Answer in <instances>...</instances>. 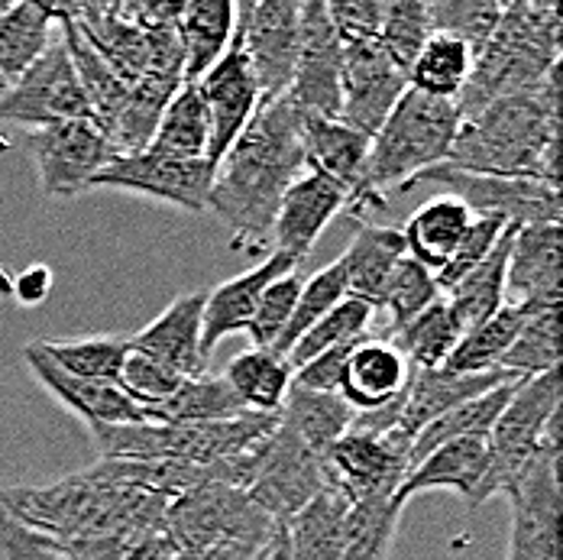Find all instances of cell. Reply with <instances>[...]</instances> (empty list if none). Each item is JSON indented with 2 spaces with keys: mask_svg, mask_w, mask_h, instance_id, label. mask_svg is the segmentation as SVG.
Wrapping results in <instances>:
<instances>
[{
  "mask_svg": "<svg viewBox=\"0 0 563 560\" xmlns=\"http://www.w3.org/2000/svg\"><path fill=\"white\" fill-rule=\"evenodd\" d=\"M301 123L305 117L288 98L263 101L214 166L208 211L224 224L236 253L266 256L273 250L282 198L308 168Z\"/></svg>",
  "mask_w": 563,
  "mask_h": 560,
  "instance_id": "cell-1",
  "label": "cell"
},
{
  "mask_svg": "<svg viewBox=\"0 0 563 560\" xmlns=\"http://www.w3.org/2000/svg\"><path fill=\"white\" fill-rule=\"evenodd\" d=\"M444 166L493 175L561 182V65L541 88L496 98L476 113L460 117Z\"/></svg>",
  "mask_w": 563,
  "mask_h": 560,
  "instance_id": "cell-2",
  "label": "cell"
},
{
  "mask_svg": "<svg viewBox=\"0 0 563 560\" xmlns=\"http://www.w3.org/2000/svg\"><path fill=\"white\" fill-rule=\"evenodd\" d=\"M0 505L56 548H75L163 528L169 499L95 483L81 470L49 486H0Z\"/></svg>",
  "mask_w": 563,
  "mask_h": 560,
  "instance_id": "cell-3",
  "label": "cell"
},
{
  "mask_svg": "<svg viewBox=\"0 0 563 560\" xmlns=\"http://www.w3.org/2000/svg\"><path fill=\"white\" fill-rule=\"evenodd\" d=\"M563 13L551 0L506 3L496 33L473 56V72L456 98L460 117L476 113L496 98L525 95L544 85L561 65Z\"/></svg>",
  "mask_w": 563,
  "mask_h": 560,
  "instance_id": "cell-4",
  "label": "cell"
},
{
  "mask_svg": "<svg viewBox=\"0 0 563 560\" xmlns=\"http://www.w3.org/2000/svg\"><path fill=\"white\" fill-rule=\"evenodd\" d=\"M460 130V111L453 101L405 91L386 123L369 140L366 185L386 208L389 195L408 191L418 175L448 163L453 136Z\"/></svg>",
  "mask_w": 563,
  "mask_h": 560,
  "instance_id": "cell-5",
  "label": "cell"
},
{
  "mask_svg": "<svg viewBox=\"0 0 563 560\" xmlns=\"http://www.w3.org/2000/svg\"><path fill=\"white\" fill-rule=\"evenodd\" d=\"M279 415L246 411L214 425H95L88 428L101 460H175V463H224L256 450L273 431Z\"/></svg>",
  "mask_w": 563,
  "mask_h": 560,
  "instance_id": "cell-6",
  "label": "cell"
},
{
  "mask_svg": "<svg viewBox=\"0 0 563 560\" xmlns=\"http://www.w3.org/2000/svg\"><path fill=\"white\" fill-rule=\"evenodd\" d=\"M166 535L178 560H256L269 548L276 521L243 490L201 486L172 499Z\"/></svg>",
  "mask_w": 563,
  "mask_h": 560,
  "instance_id": "cell-7",
  "label": "cell"
},
{
  "mask_svg": "<svg viewBox=\"0 0 563 560\" xmlns=\"http://www.w3.org/2000/svg\"><path fill=\"white\" fill-rule=\"evenodd\" d=\"M561 444V376L544 373L521 380L518 389L486 438V473L470 508L493 496H506L511 483L544 453Z\"/></svg>",
  "mask_w": 563,
  "mask_h": 560,
  "instance_id": "cell-8",
  "label": "cell"
},
{
  "mask_svg": "<svg viewBox=\"0 0 563 560\" xmlns=\"http://www.w3.org/2000/svg\"><path fill=\"white\" fill-rule=\"evenodd\" d=\"M16 146L33 163L46 198H81L91 191V178L117 160L108 133L95 120H68L40 130H26Z\"/></svg>",
  "mask_w": 563,
  "mask_h": 560,
  "instance_id": "cell-9",
  "label": "cell"
},
{
  "mask_svg": "<svg viewBox=\"0 0 563 560\" xmlns=\"http://www.w3.org/2000/svg\"><path fill=\"white\" fill-rule=\"evenodd\" d=\"M415 185H441L444 195L460 198L473 218H499L511 227L561 224V191L544 182L493 178L460 172L453 166H438L418 175Z\"/></svg>",
  "mask_w": 563,
  "mask_h": 560,
  "instance_id": "cell-10",
  "label": "cell"
},
{
  "mask_svg": "<svg viewBox=\"0 0 563 560\" xmlns=\"http://www.w3.org/2000/svg\"><path fill=\"white\" fill-rule=\"evenodd\" d=\"M328 486H334L331 460L324 453L305 448L276 421V431L269 435L266 448L260 453L256 476L246 486L250 503L266 512L276 525H285Z\"/></svg>",
  "mask_w": 563,
  "mask_h": 560,
  "instance_id": "cell-11",
  "label": "cell"
},
{
  "mask_svg": "<svg viewBox=\"0 0 563 560\" xmlns=\"http://www.w3.org/2000/svg\"><path fill=\"white\" fill-rule=\"evenodd\" d=\"M68 120H95V113L56 26V40L49 43V50L40 56V62L26 68L0 95V127L20 123V127L40 130V127L68 123Z\"/></svg>",
  "mask_w": 563,
  "mask_h": 560,
  "instance_id": "cell-12",
  "label": "cell"
},
{
  "mask_svg": "<svg viewBox=\"0 0 563 560\" xmlns=\"http://www.w3.org/2000/svg\"><path fill=\"white\" fill-rule=\"evenodd\" d=\"M298 20H301L298 0L236 3L233 40L246 56L263 101L285 98L291 85L295 58H298V33H301Z\"/></svg>",
  "mask_w": 563,
  "mask_h": 560,
  "instance_id": "cell-13",
  "label": "cell"
},
{
  "mask_svg": "<svg viewBox=\"0 0 563 560\" xmlns=\"http://www.w3.org/2000/svg\"><path fill=\"white\" fill-rule=\"evenodd\" d=\"M506 560H561V444L548 448L506 493Z\"/></svg>",
  "mask_w": 563,
  "mask_h": 560,
  "instance_id": "cell-14",
  "label": "cell"
},
{
  "mask_svg": "<svg viewBox=\"0 0 563 560\" xmlns=\"http://www.w3.org/2000/svg\"><path fill=\"white\" fill-rule=\"evenodd\" d=\"M211 182H214V166L208 160H172L143 150L108 163L91 178V191L111 188L150 201H163L188 215H208Z\"/></svg>",
  "mask_w": 563,
  "mask_h": 560,
  "instance_id": "cell-15",
  "label": "cell"
},
{
  "mask_svg": "<svg viewBox=\"0 0 563 560\" xmlns=\"http://www.w3.org/2000/svg\"><path fill=\"white\" fill-rule=\"evenodd\" d=\"M298 58L295 75L285 98L301 111V117H340V68H343V46L328 17L324 0L301 3L298 20Z\"/></svg>",
  "mask_w": 563,
  "mask_h": 560,
  "instance_id": "cell-16",
  "label": "cell"
},
{
  "mask_svg": "<svg viewBox=\"0 0 563 560\" xmlns=\"http://www.w3.org/2000/svg\"><path fill=\"white\" fill-rule=\"evenodd\" d=\"M408 91V72L398 68L379 40L343 46L340 68V123L369 136L386 123L398 98Z\"/></svg>",
  "mask_w": 563,
  "mask_h": 560,
  "instance_id": "cell-17",
  "label": "cell"
},
{
  "mask_svg": "<svg viewBox=\"0 0 563 560\" xmlns=\"http://www.w3.org/2000/svg\"><path fill=\"white\" fill-rule=\"evenodd\" d=\"M308 168L328 175L346 195V218L363 221L369 211H383V205L369 195L366 185V160H369V136L356 133L353 127L324 117H305L301 123Z\"/></svg>",
  "mask_w": 563,
  "mask_h": 560,
  "instance_id": "cell-18",
  "label": "cell"
},
{
  "mask_svg": "<svg viewBox=\"0 0 563 560\" xmlns=\"http://www.w3.org/2000/svg\"><path fill=\"white\" fill-rule=\"evenodd\" d=\"M198 95L208 108L211 120V150H208V163L218 166L221 156L233 146V140L243 133V127L250 123V117L263 105L256 78L246 65V56L240 50L236 40H230L227 53L214 68H208L198 81Z\"/></svg>",
  "mask_w": 563,
  "mask_h": 560,
  "instance_id": "cell-19",
  "label": "cell"
},
{
  "mask_svg": "<svg viewBox=\"0 0 563 560\" xmlns=\"http://www.w3.org/2000/svg\"><path fill=\"white\" fill-rule=\"evenodd\" d=\"M563 230L561 224L518 227L506 266V305L561 308Z\"/></svg>",
  "mask_w": 563,
  "mask_h": 560,
  "instance_id": "cell-20",
  "label": "cell"
},
{
  "mask_svg": "<svg viewBox=\"0 0 563 560\" xmlns=\"http://www.w3.org/2000/svg\"><path fill=\"white\" fill-rule=\"evenodd\" d=\"M328 460L334 486L350 503H389L408 473V457L401 450L363 431H346Z\"/></svg>",
  "mask_w": 563,
  "mask_h": 560,
  "instance_id": "cell-21",
  "label": "cell"
},
{
  "mask_svg": "<svg viewBox=\"0 0 563 560\" xmlns=\"http://www.w3.org/2000/svg\"><path fill=\"white\" fill-rule=\"evenodd\" d=\"M346 211V195L328 175L305 168L285 191L273 224V250L301 263L328 224Z\"/></svg>",
  "mask_w": 563,
  "mask_h": 560,
  "instance_id": "cell-22",
  "label": "cell"
},
{
  "mask_svg": "<svg viewBox=\"0 0 563 560\" xmlns=\"http://www.w3.org/2000/svg\"><path fill=\"white\" fill-rule=\"evenodd\" d=\"M508 380V373H479V376H456L448 370H415L408 393H405V405L398 415V425L393 428V435H386V441L398 448L408 457L411 441L438 418H444L448 411H453L456 405L486 395L489 389L503 386Z\"/></svg>",
  "mask_w": 563,
  "mask_h": 560,
  "instance_id": "cell-23",
  "label": "cell"
},
{
  "mask_svg": "<svg viewBox=\"0 0 563 560\" xmlns=\"http://www.w3.org/2000/svg\"><path fill=\"white\" fill-rule=\"evenodd\" d=\"M298 263L285 253H269L260 266H250L246 273L221 282L211 295H205V311H201V353L211 363V353L218 350V343L230 334H246L253 311L263 298V292L273 282L295 273Z\"/></svg>",
  "mask_w": 563,
  "mask_h": 560,
  "instance_id": "cell-24",
  "label": "cell"
},
{
  "mask_svg": "<svg viewBox=\"0 0 563 560\" xmlns=\"http://www.w3.org/2000/svg\"><path fill=\"white\" fill-rule=\"evenodd\" d=\"M201 311H205V292H188L175 298L143 331L126 337V343L133 353L156 360L159 366H166L181 380L205 376L208 360L201 353Z\"/></svg>",
  "mask_w": 563,
  "mask_h": 560,
  "instance_id": "cell-25",
  "label": "cell"
},
{
  "mask_svg": "<svg viewBox=\"0 0 563 560\" xmlns=\"http://www.w3.org/2000/svg\"><path fill=\"white\" fill-rule=\"evenodd\" d=\"M23 363L30 366L36 383L53 395L56 402H62L71 415H78L88 428H95V425H140V421H146L143 408L133 405L111 383H91V380H78V376H68L65 370H58L56 363L43 353L40 340L23 347Z\"/></svg>",
  "mask_w": 563,
  "mask_h": 560,
  "instance_id": "cell-26",
  "label": "cell"
},
{
  "mask_svg": "<svg viewBox=\"0 0 563 560\" xmlns=\"http://www.w3.org/2000/svg\"><path fill=\"white\" fill-rule=\"evenodd\" d=\"M415 366L401 356V350L386 337L360 340L340 373L338 395L353 408V415L376 411L395 402L408 389Z\"/></svg>",
  "mask_w": 563,
  "mask_h": 560,
  "instance_id": "cell-27",
  "label": "cell"
},
{
  "mask_svg": "<svg viewBox=\"0 0 563 560\" xmlns=\"http://www.w3.org/2000/svg\"><path fill=\"white\" fill-rule=\"evenodd\" d=\"M489 453L483 438H466V441H451L444 448L431 450L428 457H421L401 480L393 503L405 508L408 499L421 496V493H434V490H451L453 496L473 503L483 473H486Z\"/></svg>",
  "mask_w": 563,
  "mask_h": 560,
  "instance_id": "cell-28",
  "label": "cell"
},
{
  "mask_svg": "<svg viewBox=\"0 0 563 560\" xmlns=\"http://www.w3.org/2000/svg\"><path fill=\"white\" fill-rule=\"evenodd\" d=\"M405 256L408 253H405L401 230L360 221L356 233L350 237V246L338 260L343 270V282H346V298H360V301L373 305L379 315L386 285Z\"/></svg>",
  "mask_w": 563,
  "mask_h": 560,
  "instance_id": "cell-29",
  "label": "cell"
},
{
  "mask_svg": "<svg viewBox=\"0 0 563 560\" xmlns=\"http://www.w3.org/2000/svg\"><path fill=\"white\" fill-rule=\"evenodd\" d=\"M470 221H473V215L466 211V205L441 191L431 201H424L401 227L405 253L415 263H421L424 270L441 273L456 253Z\"/></svg>",
  "mask_w": 563,
  "mask_h": 560,
  "instance_id": "cell-30",
  "label": "cell"
},
{
  "mask_svg": "<svg viewBox=\"0 0 563 560\" xmlns=\"http://www.w3.org/2000/svg\"><path fill=\"white\" fill-rule=\"evenodd\" d=\"M56 7L33 0H10L0 10V81L10 88L26 68H33L40 56L56 40Z\"/></svg>",
  "mask_w": 563,
  "mask_h": 560,
  "instance_id": "cell-31",
  "label": "cell"
},
{
  "mask_svg": "<svg viewBox=\"0 0 563 560\" xmlns=\"http://www.w3.org/2000/svg\"><path fill=\"white\" fill-rule=\"evenodd\" d=\"M236 26V3L191 0L178 10V43L185 56V81H198L227 53Z\"/></svg>",
  "mask_w": 563,
  "mask_h": 560,
  "instance_id": "cell-32",
  "label": "cell"
},
{
  "mask_svg": "<svg viewBox=\"0 0 563 560\" xmlns=\"http://www.w3.org/2000/svg\"><path fill=\"white\" fill-rule=\"evenodd\" d=\"M346 512L350 499L338 486H328L314 496L295 518L282 525L288 551L295 560H340L346 538Z\"/></svg>",
  "mask_w": 563,
  "mask_h": 560,
  "instance_id": "cell-33",
  "label": "cell"
},
{
  "mask_svg": "<svg viewBox=\"0 0 563 560\" xmlns=\"http://www.w3.org/2000/svg\"><path fill=\"white\" fill-rule=\"evenodd\" d=\"M279 425L314 453H331L353 425V408L338 393H308L291 386L279 408Z\"/></svg>",
  "mask_w": 563,
  "mask_h": 560,
  "instance_id": "cell-34",
  "label": "cell"
},
{
  "mask_svg": "<svg viewBox=\"0 0 563 560\" xmlns=\"http://www.w3.org/2000/svg\"><path fill=\"white\" fill-rule=\"evenodd\" d=\"M518 383H521V380H508V383L489 389L486 395H476V398L456 405V408L448 411L444 418L431 421V425L411 441V448H408V470H411L421 457H428L431 450L444 448V444H451V441H466V438H483V441H486L489 431H493V425L499 421V415L506 411V405L511 402Z\"/></svg>",
  "mask_w": 563,
  "mask_h": 560,
  "instance_id": "cell-35",
  "label": "cell"
},
{
  "mask_svg": "<svg viewBox=\"0 0 563 560\" xmlns=\"http://www.w3.org/2000/svg\"><path fill=\"white\" fill-rule=\"evenodd\" d=\"M224 380L246 411L279 415L282 402L291 389V366L276 350L250 347L227 363Z\"/></svg>",
  "mask_w": 563,
  "mask_h": 560,
  "instance_id": "cell-36",
  "label": "cell"
},
{
  "mask_svg": "<svg viewBox=\"0 0 563 560\" xmlns=\"http://www.w3.org/2000/svg\"><path fill=\"white\" fill-rule=\"evenodd\" d=\"M515 230L518 227H508L503 240L496 243V250L444 295L456 321H460V328H463V334L470 328L489 321L499 308H506V266Z\"/></svg>",
  "mask_w": 563,
  "mask_h": 560,
  "instance_id": "cell-37",
  "label": "cell"
},
{
  "mask_svg": "<svg viewBox=\"0 0 563 560\" xmlns=\"http://www.w3.org/2000/svg\"><path fill=\"white\" fill-rule=\"evenodd\" d=\"M146 150L159 153V156H172V160H208L211 120H208V108L198 95V85L185 81L172 95Z\"/></svg>",
  "mask_w": 563,
  "mask_h": 560,
  "instance_id": "cell-38",
  "label": "cell"
},
{
  "mask_svg": "<svg viewBox=\"0 0 563 560\" xmlns=\"http://www.w3.org/2000/svg\"><path fill=\"white\" fill-rule=\"evenodd\" d=\"M150 425H214V421H230L246 415L240 398L227 386L224 376H195L181 380L172 398H166L156 408L143 411Z\"/></svg>",
  "mask_w": 563,
  "mask_h": 560,
  "instance_id": "cell-39",
  "label": "cell"
},
{
  "mask_svg": "<svg viewBox=\"0 0 563 560\" xmlns=\"http://www.w3.org/2000/svg\"><path fill=\"white\" fill-rule=\"evenodd\" d=\"M525 315H528V308H515V305L499 308L489 321L470 328L466 334L460 337V343L453 347V353L448 356V363L441 370L456 373V376L503 373L499 363H503L508 347L515 343V337L521 331Z\"/></svg>",
  "mask_w": 563,
  "mask_h": 560,
  "instance_id": "cell-40",
  "label": "cell"
},
{
  "mask_svg": "<svg viewBox=\"0 0 563 560\" xmlns=\"http://www.w3.org/2000/svg\"><path fill=\"white\" fill-rule=\"evenodd\" d=\"M470 72H473L470 46L453 36H444V33H431V40L408 65V88L421 91L428 98H441V101L456 105L460 91L470 81Z\"/></svg>",
  "mask_w": 563,
  "mask_h": 560,
  "instance_id": "cell-41",
  "label": "cell"
},
{
  "mask_svg": "<svg viewBox=\"0 0 563 560\" xmlns=\"http://www.w3.org/2000/svg\"><path fill=\"white\" fill-rule=\"evenodd\" d=\"M460 337H463V328L451 311L448 298H438L431 308H424L398 334L386 340H393L415 370H441L453 353V347L460 343Z\"/></svg>",
  "mask_w": 563,
  "mask_h": 560,
  "instance_id": "cell-42",
  "label": "cell"
},
{
  "mask_svg": "<svg viewBox=\"0 0 563 560\" xmlns=\"http://www.w3.org/2000/svg\"><path fill=\"white\" fill-rule=\"evenodd\" d=\"M561 363V308H534L508 347L499 370L515 380H531L554 373Z\"/></svg>",
  "mask_w": 563,
  "mask_h": 560,
  "instance_id": "cell-43",
  "label": "cell"
},
{
  "mask_svg": "<svg viewBox=\"0 0 563 560\" xmlns=\"http://www.w3.org/2000/svg\"><path fill=\"white\" fill-rule=\"evenodd\" d=\"M40 347L68 376L91 380V383H111V386H117L120 366H123V360L130 353L126 337L117 334H91L78 337V340L75 337L71 340H40Z\"/></svg>",
  "mask_w": 563,
  "mask_h": 560,
  "instance_id": "cell-44",
  "label": "cell"
},
{
  "mask_svg": "<svg viewBox=\"0 0 563 560\" xmlns=\"http://www.w3.org/2000/svg\"><path fill=\"white\" fill-rule=\"evenodd\" d=\"M373 318H376L373 305H366L360 298H343L334 311H328L308 334L285 353L288 366L298 370V366H305L308 360H314L324 350H334V347H343V343H356V340L373 337Z\"/></svg>",
  "mask_w": 563,
  "mask_h": 560,
  "instance_id": "cell-45",
  "label": "cell"
},
{
  "mask_svg": "<svg viewBox=\"0 0 563 560\" xmlns=\"http://www.w3.org/2000/svg\"><path fill=\"white\" fill-rule=\"evenodd\" d=\"M405 508L389 503H350L340 560H389L398 518Z\"/></svg>",
  "mask_w": 563,
  "mask_h": 560,
  "instance_id": "cell-46",
  "label": "cell"
},
{
  "mask_svg": "<svg viewBox=\"0 0 563 560\" xmlns=\"http://www.w3.org/2000/svg\"><path fill=\"white\" fill-rule=\"evenodd\" d=\"M503 10L506 3H496V0H438V3H428L431 33H444L466 43L470 53L476 56L486 46V40L496 33Z\"/></svg>",
  "mask_w": 563,
  "mask_h": 560,
  "instance_id": "cell-47",
  "label": "cell"
},
{
  "mask_svg": "<svg viewBox=\"0 0 563 560\" xmlns=\"http://www.w3.org/2000/svg\"><path fill=\"white\" fill-rule=\"evenodd\" d=\"M441 295L438 279L431 270H424L421 263H415L411 256H405L398 266H395L393 279L386 285V295H383V305L379 311H386L389 318V331L386 337L398 334L411 318H418L424 308H431Z\"/></svg>",
  "mask_w": 563,
  "mask_h": 560,
  "instance_id": "cell-48",
  "label": "cell"
},
{
  "mask_svg": "<svg viewBox=\"0 0 563 560\" xmlns=\"http://www.w3.org/2000/svg\"><path fill=\"white\" fill-rule=\"evenodd\" d=\"M346 298V282H343V270L334 260L331 266L318 270L311 279L301 282V292H298V301H295V311H291V321L282 334L276 353L285 356L301 337L308 334L328 311H334L340 301Z\"/></svg>",
  "mask_w": 563,
  "mask_h": 560,
  "instance_id": "cell-49",
  "label": "cell"
},
{
  "mask_svg": "<svg viewBox=\"0 0 563 560\" xmlns=\"http://www.w3.org/2000/svg\"><path fill=\"white\" fill-rule=\"evenodd\" d=\"M379 46L393 56L398 68L408 65L431 40V17L424 0H383V23H379Z\"/></svg>",
  "mask_w": 563,
  "mask_h": 560,
  "instance_id": "cell-50",
  "label": "cell"
},
{
  "mask_svg": "<svg viewBox=\"0 0 563 560\" xmlns=\"http://www.w3.org/2000/svg\"><path fill=\"white\" fill-rule=\"evenodd\" d=\"M301 282L305 279H301L298 270H295V273L279 276V279L263 292V298H260V305H256V311H253V321H250V328H246L253 347H260V350H276V347H279L282 334H285V328H288V321H291V311H295Z\"/></svg>",
  "mask_w": 563,
  "mask_h": 560,
  "instance_id": "cell-51",
  "label": "cell"
},
{
  "mask_svg": "<svg viewBox=\"0 0 563 560\" xmlns=\"http://www.w3.org/2000/svg\"><path fill=\"white\" fill-rule=\"evenodd\" d=\"M178 386H181V376H175L166 366H159L156 360H150L143 353H133V350L126 353V360L120 366V376H117V389L126 395L133 405H140L143 411L163 405L166 398L175 395Z\"/></svg>",
  "mask_w": 563,
  "mask_h": 560,
  "instance_id": "cell-52",
  "label": "cell"
},
{
  "mask_svg": "<svg viewBox=\"0 0 563 560\" xmlns=\"http://www.w3.org/2000/svg\"><path fill=\"white\" fill-rule=\"evenodd\" d=\"M508 227L511 224L499 221V218H473V221H470L463 240H460V246H456V253L451 256V263H448L441 273H434L441 295H448L456 282L463 279L466 273H473V270L496 250V243L503 240V233H506Z\"/></svg>",
  "mask_w": 563,
  "mask_h": 560,
  "instance_id": "cell-53",
  "label": "cell"
},
{
  "mask_svg": "<svg viewBox=\"0 0 563 560\" xmlns=\"http://www.w3.org/2000/svg\"><path fill=\"white\" fill-rule=\"evenodd\" d=\"M328 17H331V26L338 33L340 46L369 43L379 36L383 0H331Z\"/></svg>",
  "mask_w": 563,
  "mask_h": 560,
  "instance_id": "cell-54",
  "label": "cell"
},
{
  "mask_svg": "<svg viewBox=\"0 0 563 560\" xmlns=\"http://www.w3.org/2000/svg\"><path fill=\"white\" fill-rule=\"evenodd\" d=\"M0 560H68L49 538L26 528L0 505Z\"/></svg>",
  "mask_w": 563,
  "mask_h": 560,
  "instance_id": "cell-55",
  "label": "cell"
},
{
  "mask_svg": "<svg viewBox=\"0 0 563 560\" xmlns=\"http://www.w3.org/2000/svg\"><path fill=\"white\" fill-rule=\"evenodd\" d=\"M53 292V270L49 266H30L13 282V295L20 305H43Z\"/></svg>",
  "mask_w": 563,
  "mask_h": 560,
  "instance_id": "cell-56",
  "label": "cell"
},
{
  "mask_svg": "<svg viewBox=\"0 0 563 560\" xmlns=\"http://www.w3.org/2000/svg\"><path fill=\"white\" fill-rule=\"evenodd\" d=\"M266 560H295L291 558V551H288L285 535H282V525H276V535H273V541H269V548H266Z\"/></svg>",
  "mask_w": 563,
  "mask_h": 560,
  "instance_id": "cell-57",
  "label": "cell"
},
{
  "mask_svg": "<svg viewBox=\"0 0 563 560\" xmlns=\"http://www.w3.org/2000/svg\"><path fill=\"white\" fill-rule=\"evenodd\" d=\"M10 146H13V143H10V140H7V136H3V130H0V153H7V150H10Z\"/></svg>",
  "mask_w": 563,
  "mask_h": 560,
  "instance_id": "cell-58",
  "label": "cell"
},
{
  "mask_svg": "<svg viewBox=\"0 0 563 560\" xmlns=\"http://www.w3.org/2000/svg\"><path fill=\"white\" fill-rule=\"evenodd\" d=\"M3 91H7V85H3V81H0V95H3Z\"/></svg>",
  "mask_w": 563,
  "mask_h": 560,
  "instance_id": "cell-59",
  "label": "cell"
},
{
  "mask_svg": "<svg viewBox=\"0 0 563 560\" xmlns=\"http://www.w3.org/2000/svg\"><path fill=\"white\" fill-rule=\"evenodd\" d=\"M256 560H266V551H263V554H260V558H256Z\"/></svg>",
  "mask_w": 563,
  "mask_h": 560,
  "instance_id": "cell-60",
  "label": "cell"
}]
</instances>
